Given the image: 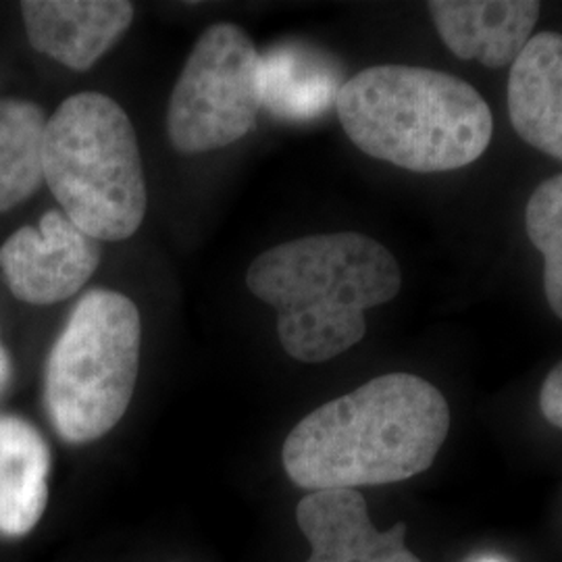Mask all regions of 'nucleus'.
<instances>
[{"label": "nucleus", "instance_id": "f257e3e1", "mask_svg": "<svg viewBox=\"0 0 562 562\" xmlns=\"http://www.w3.org/2000/svg\"><path fill=\"white\" fill-rule=\"evenodd\" d=\"M450 408L411 373H387L306 415L283 443L288 477L308 492L404 482L442 450Z\"/></svg>", "mask_w": 562, "mask_h": 562}, {"label": "nucleus", "instance_id": "f03ea898", "mask_svg": "<svg viewBox=\"0 0 562 562\" xmlns=\"http://www.w3.org/2000/svg\"><path fill=\"white\" fill-rule=\"evenodd\" d=\"M246 285L276 308L278 336L292 359L325 362L364 338V313L398 296L402 273L383 244L340 232L265 250L248 267Z\"/></svg>", "mask_w": 562, "mask_h": 562}, {"label": "nucleus", "instance_id": "7ed1b4c3", "mask_svg": "<svg viewBox=\"0 0 562 562\" xmlns=\"http://www.w3.org/2000/svg\"><path fill=\"white\" fill-rule=\"evenodd\" d=\"M336 111L350 142L415 173L457 171L482 159L492 109L467 81L425 67L375 65L341 83Z\"/></svg>", "mask_w": 562, "mask_h": 562}, {"label": "nucleus", "instance_id": "20e7f679", "mask_svg": "<svg viewBox=\"0 0 562 562\" xmlns=\"http://www.w3.org/2000/svg\"><path fill=\"white\" fill-rule=\"evenodd\" d=\"M44 181L60 211L99 241L140 229L146 180L132 120L120 102L80 92L60 102L44 132Z\"/></svg>", "mask_w": 562, "mask_h": 562}, {"label": "nucleus", "instance_id": "39448f33", "mask_svg": "<svg viewBox=\"0 0 562 562\" xmlns=\"http://www.w3.org/2000/svg\"><path fill=\"white\" fill-rule=\"evenodd\" d=\"M142 322L115 290L81 296L46 364V408L60 438L94 442L125 415L138 380Z\"/></svg>", "mask_w": 562, "mask_h": 562}, {"label": "nucleus", "instance_id": "423d86ee", "mask_svg": "<svg viewBox=\"0 0 562 562\" xmlns=\"http://www.w3.org/2000/svg\"><path fill=\"white\" fill-rule=\"evenodd\" d=\"M259 111L255 42L234 23L206 27L169 99V140L186 155L220 150L241 140L255 127Z\"/></svg>", "mask_w": 562, "mask_h": 562}, {"label": "nucleus", "instance_id": "0eeeda50", "mask_svg": "<svg viewBox=\"0 0 562 562\" xmlns=\"http://www.w3.org/2000/svg\"><path fill=\"white\" fill-rule=\"evenodd\" d=\"M101 241L81 232L63 211L18 229L0 246V271L15 299L27 304L67 301L101 262Z\"/></svg>", "mask_w": 562, "mask_h": 562}, {"label": "nucleus", "instance_id": "6e6552de", "mask_svg": "<svg viewBox=\"0 0 562 562\" xmlns=\"http://www.w3.org/2000/svg\"><path fill=\"white\" fill-rule=\"evenodd\" d=\"M296 521L311 543L306 562H422L404 543L406 525L378 531L357 490H319L302 498Z\"/></svg>", "mask_w": 562, "mask_h": 562}, {"label": "nucleus", "instance_id": "1a4fd4ad", "mask_svg": "<svg viewBox=\"0 0 562 562\" xmlns=\"http://www.w3.org/2000/svg\"><path fill=\"white\" fill-rule=\"evenodd\" d=\"M30 44L60 65L86 71L134 21L125 0H27L21 4Z\"/></svg>", "mask_w": 562, "mask_h": 562}, {"label": "nucleus", "instance_id": "9d476101", "mask_svg": "<svg viewBox=\"0 0 562 562\" xmlns=\"http://www.w3.org/2000/svg\"><path fill=\"white\" fill-rule=\"evenodd\" d=\"M427 9L452 55L490 69L519 59L542 13L538 0H434Z\"/></svg>", "mask_w": 562, "mask_h": 562}, {"label": "nucleus", "instance_id": "9b49d317", "mask_svg": "<svg viewBox=\"0 0 562 562\" xmlns=\"http://www.w3.org/2000/svg\"><path fill=\"white\" fill-rule=\"evenodd\" d=\"M508 115L522 142L562 161V34L531 36L510 65Z\"/></svg>", "mask_w": 562, "mask_h": 562}, {"label": "nucleus", "instance_id": "f8f14e48", "mask_svg": "<svg viewBox=\"0 0 562 562\" xmlns=\"http://www.w3.org/2000/svg\"><path fill=\"white\" fill-rule=\"evenodd\" d=\"M50 452L38 429L0 415V533H30L46 508Z\"/></svg>", "mask_w": 562, "mask_h": 562}, {"label": "nucleus", "instance_id": "ddd939ff", "mask_svg": "<svg viewBox=\"0 0 562 562\" xmlns=\"http://www.w3.org/2000/svg\"><path fill=\"white\" fill-rule=\"evenodd\" d=\"M261 109L281 120H311L336 104L341 83L327 60L301 44L271 46L259 55Z\"/></svg>", "mask_w": 562, "mask_h": 562}, {"label": "nucleus", "instance_id": "4468645a", "mask_svg": "<svg viewBox=\"0 0 562 562\" xmlns=\"http://www.w3.org/2000/svg\"><path fill=\"white\" fill-rule=\"evenodd\" d=\"M46 121L34 102L0 101V213L27 201L41 188Z\"/></svg>", "mask_w": 562, "mask_h": 562}, {"label": "nucleus", "instance_id": "2eb2a0df", "mask_svg": "<svg viewBox=\"0 0 562 562\" xmlns=\"http://www.w3.org/2000/svg\"><path fill=\"white\" fill-rule=\"evenodd\" d=\"M529 241L543 257V292L562 322V173L542 181L525 209Z\"/></svg>", "mask_w": 562, "mask_h": 562}, {"label": "nucleus", "instance_id": "dca6fc26", "mask_svg": "<svg viewBox=\"0 0 562 562\" xmlns=\"http://www.w3.org/2000/svg\"><path fill=\"white\" fill-rule=\"evenodd\" d=\"M540 408L546 422L562 429V361L543 380Z\"/></svg>", "mask_w": 562, "mask_h": 562}, {"label": "nucleus", "instance_id": "f3484780", "mask_svg": "<svg viewBox=\"0 0 562 562\" xmlns=\"http://www.w3.org/2000/svg\"><path fill=\"white\" fill-rule=\"evenodd\" d=\"M9 378H11V361H9V355H7V350L0 341V392L7 387Z\"/></svg>", "mask_w": 562, "mask_h": 562}, {"label": "nucleus", "instance_id": "a211bd4d", "mask_svg": "<svg viewBox=\"0 0 562 562\" xmlns=\"http://www.w3.org/2000/svg\"><path fill=\"white\" fill-rule=\"evenodd\" d=\"M482 562H501V561H496V559H485V561H482Z\"/></svg>", "mask_w": 562, "mask_h": 562}]
</instances>
